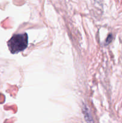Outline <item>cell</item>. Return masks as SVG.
<instances>
[{"label": "cell", "instance_id": "7a4b0ae2", "mask_svg": "<svg viewBox=\"0 0 122 123\" xmlns=\"http://www.w3.org/2000/svg\"><path fill=\"white\" fill-rule=\"evenodd\" d=\"M83 112L85 120H86V121H87V123H94L93 119L92 118V116L90 115V113L89 112L88 109L86 108V106H84Z\"/></svg>", "mask_w": 122, "mask_h": 123}, {"label": "cell", "instance_id": "6da1fadb", "mask_svg": "<svg viewBox=\"0 0 122 123\" xmlns=\"http://www.w3.org/2000/svg\"><path fill=\"white\" fill-rule=\"evenodd\" d=\"M28 35L26 33L15 34L7 42L8 49L12 54H17L26 49L28 46Z\"/></svg>", "mask_w": 122, "mask_h": 123}, {"label": "cell", "instance_id": "3957f363", "mask_svg": "<svg viewBox=\"0 0 122 123\" xmlns=\"http://www.w3.org/2000/svg\"><path fill=\"white\" fill-rule=\"evenodd\" d=\"M112 36L111 35H110V36L108 37V38H107V41H106V43H110V42H111V40H112Z\"/></svg>", "mask_w": 122, "mask_h": 123}]
</instances>
